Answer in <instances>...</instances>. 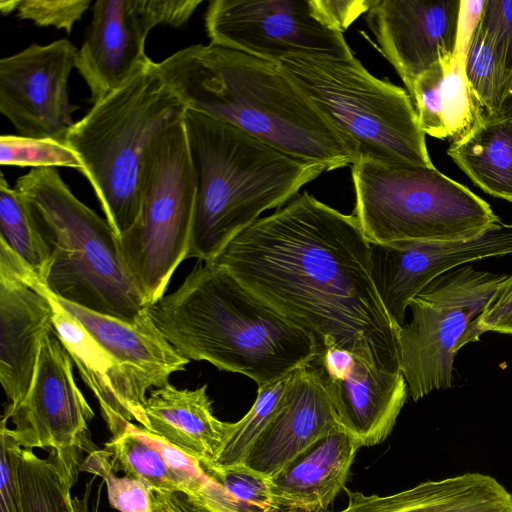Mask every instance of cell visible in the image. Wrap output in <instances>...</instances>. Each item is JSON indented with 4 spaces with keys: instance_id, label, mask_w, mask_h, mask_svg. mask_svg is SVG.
<instances>
[{
    "instance_id": "cell-1",
    "label": "cell",
    "mask_w": 512,
    "mask_h": 512,
    "mask_svg": "<svg viewBox=\"0 0 512 512\" xmlns=\"http://www.w3.org/2000/svg\"><path fill=\"white\" fill-rule=\"evenodd\" d=\"M210 262L310 333L386 372H400L397 330L375 286L355 215L308 193L260 217Z\"/></svg>"
},
{
    "instance_id": "cell-2",
    "label": "cell",
    "mask_w": 512,
    "mask_h": 512,
    "mask_svg": "<svg viewBox=\"0 0 512 512\" xmlns=\"http://www.w3.org/2000/svg\"><path fill=\"white\" fill-rule=\"evenodd\" d=\"M156 65L185 109L232 124L326 172L355 163L347 142L278 64L209 43L180 49Z\"/></svg>"
},
{
    "instance_id": "cell-3",
    "label": "cell",
    "mask_w": 512,
    "mask_h": 512,
    "mask_svg": "<svg viewBox=\"0 0 512 512\" xmlns=\"http://www.w3.org/2000/svg\"><path fill=\"white\" fill-rule=\"evenodd\" d=\"M147 312L184 358L245 375L258 387L310 364L320 353L310 333L213 262L198 264Z\"/></svg>"
},
{
    "instance_id": "cell-4",
    "label": "cell",
    "mask_w": 512,
    "mask_h": 512,
    "mask_svg": "<svg viewBox=\"0 0 512 512\" xmlns=\"http://www.w3.org/2000/svg\"><path fill=\"white\" fill-rule=\"evenodd\" d=\"M183 122L196 181L186 259L212 261L264 211L292 200L326 172L204 114L185 109Z\"/></svg>"
},
{
    "instance_id": "cell-5",
    "label": "cell",
    "mask_w": 512,
    "mask_h": 512,
    "mask_svg": "<svg viewBox=\"0 0 512 512\" xmlns=\"http://www.w3.org/2000/svg\"><path fill=\"white\" fill-rule=\"evenodd\" d=\"M14 188L52 248L45 287L54 296L127 322L147 309L119 237L74 195L56 168L31 169Z\"/></svg>"
},
{
    "instance_id": "cell-6",
    "label": "cell",
    "mask_w": 512,
    "mask_h": 512,
    "mask_svg": "<svg viewBox=\"0 0 512 512\" xmlns=\"http://www.w3.org/2000/svg\"><path fill=\"white\" fill-rule=\"evenodd\" d=\"M184 111L153 62L69 128L65 143L79 157L81 173L119 238L138 217L144 163L153 138Z\"/></svg>"
},
{
    "instance_id": "cell-7",
    "label": "cell",
    "mask_w": 512,
    "mask_h": 512,
    "mask_svg": "<svg viewBox=\"0 0 512 512\" xmlns=\"http://www.w3.org/2000/svg\"><path fill=\"white\" fill-rule=\"evenodd\" d=\"M277 64L347 142L355 162L435 167L408 91L375 77L355 56L299 53Z\"/></svg>"
},
{
    "instance_id": "cell-8",
    "label": "cell",
    "mask_w": 512,
    "mask_h": 512,
    "mask_svg": "<svg viewBox=\"0 0 512 512\" xmlns=\"http://www.w3.org/2000/svg\"><path fill=\"white\" fill-rule=\"evenodd\" d=\"M355 217L372 243L452 241L501 222L490 205L435 167L358 160Z\"/></svg>"
},
{
    "instance_id": "cell-9",
    "label": "cell",
    "mask_w": 512,
    "mask_h": 512,
    "mask_svg": "<svg viewBox=\"0 0 512 512\" xmlns=\"http://www.w3.org/2000/svg\"><path fill=\"white\" fill-rule=\"evenodd\" d=\"M195 200L182 116L153 138L144 163L138 217L119 238L148 307L164 296L174 271L187 257Z\"/></svg>"
},
{
    "instance_id": "cell-10",
    "label": "cell",
    "mask_w": 512,
    "mask_h": 512,
    "mask_svg": "<svg viewBox=\"0 0 512 512\" xmlns=\"http://www.w3.org/2000/svg\"><path fill=\"white\" fill-rule=\"evenodd\" d=\"M508 276L465 264L434 278L412 298V319L397 330V340L401 372L414 401L451 387L465 332Z\"/></svg>"
},
{
    "instance_id": "cell-11",
    "label": "cell",
    "mask_w": 512,
    "mask_h": 512,
    "mask_svg": "<svg viewBox=\"0 0 512 512\" xmlns=\"http://www.w3.org/2000/svg\"><path fill=\"white\" fill-rule=\"evenodd\" d=\"M210 43L277 64L299 53L354 56L314 0H214L205 13Z\"/></svg>"
},
{
    "instance_id": "cell-12",
    "label": "cell",
    "mask_w": 512,
    "mask_h": 512,
    "mask_svg": "<svg viewBox=\"0 0 512 512\" xmlns=\"http://www.w3.org/2000/svg\"><path fill=\"white\" fill-rule=\"evenodd\" d=\"M201 0H98L76 69L97 103L150 66L145 52L149 32L160 24L184 25Z\"/></svg>"
},
{
    "instance_id": "cell-13",
    "label": "cell",
    "mask_w": 512,
    "mask_h": 512,
    "mask_svg": "<svg viewBox=\"0 0 512 512\" xmlns=\"http://www.w3.org/2000/svg\"><path fill=\"white\" fill-rule=\"evenodd\" d=\"M73 361L55 331L42 342L34 377L24 399L8 406L9 435L23 448H49L79 457L90 449L88 425L94 412L78 388Z\"/></svg>"
},
{
    "instance_id": "cell-14",
    "label": "cell",
    "mask_w": 512,
    "mask_h": 512,
    "mask_svg": "<svg viewBox=\"0 0 512 512\" xmlns=\"http://www.w3.org/2000/svg\"><path fill=\"white\" fill-rule=\"evenodd\" d=\"M77 52L70 41L60 39L33 43L0 60V112L18 135L65 142L78 108L68 97Z\"/></svg>"
},
{
    "instance_id": "cell-15",
    "label": "cell",
    "mask_w": 512,
    "mask_h": 512,
    "mask_svg": "<svg viewBox=\"0 0 512 512\" xmlns=\"http://www.w3.org/2000/svg\"><path fill=\"white\" fill-rule=\"evenodd\" d=\"M512 254V223L502 221L471 238L452 241L370 242L372 275L396 330L412 298L431 280L459 266Z\"/></svg>"
},
{
    "instance_id": "cell-16",
    "label": "cell",
    "mask_w": 512,
    "mask_h": 512,
    "mask_svg": "<svg viewBox=\"0 0 512 512\" xmlns=\"http://www.w3.org/2000/svg\"><path fill=\"white\" fill-rule=\"evenodd\" d=\"M461 15L457 0H374L365 20L411 96L419 75L454 58Z\"/></svg>"
},
{
    "instance_id": "cell-17",
    "label": "cell",
    "mask_w": 512,
    "mask_h": 512,
    "mask_svg": "<svg viewBox=\"0 0 512 512\" xmlns=\"http://www.w3.org/2000/svg\"><path fill=\"white\" fill-rule=\"evenodd\" d=\"M53 331L47 288L0 240V382L9 406L26 396L43 339Z\"/></svg>"
},
{
    "instance_id": "cell-18",
    "label": "cell",
    "mask_w": 512,
    "mask_h": 512,
    "mask_svg": "<svg viewBox=\"0 0 512 512\" xmlns=\"http://www.w3.org/2000/svg\"><path fill=\"white\" fill-rule=\"evenodd\" d=\"M341 428L359 448L382 443L409 396L402 372L380 370L338 347L322 349L313 362Z\"/></svg>"
},
{
    "instance_id": "cell-19",
    "label": "cell",
    "mask_w": 512,
    "mask_h": 512,
    "mask_svg": "<svg viewBox=\"0 0 512 512\" xmlns=\"http://www.w3.org/2000/svg\"><path fill=\"white\" fill-rule=\"evenodd\" d=\"M339 429L342 428L327 389L310 363L292 373L285 405L243 463L270 478L318 440Z\"/></svg>"
},
{
    "instance_id": "cell-20",
    "label": "cell",
    "mask_w": 512,
    "mask_h": 512,
    "mask_svg": "<svg viewBox=\"0 0 512 512\" xmlns=\"http://www.w3.org/2000/svg\"><path fill=\"white\" fill-rule=\"evenodd\" d=\"M47 292L53 305L54 331L98 400L112 437L122 434L132 421L149 431L144 408L147 385L105 350L48 289Z\"/></svg>"
},
{
    "instance_id": "cell-21",
    "label": "cell",
    "mask_w": 512,
    "mask_h": 512,
    "mask_svg": "<svg viewBox=\"0 0 512 512\" xmlns=\"http://www.w3.org/2000/svg\"><path fill=\"white\" fill-rule=\"evenodd\" d=\"M344 490L347 505L322 512H512V494L496 478L480 472L426 480L383 496Z\"/></svg>"
},
{
    "instance_id": "cell-22",
    "label": "cell",
    "mask_w": 512,
    "mask_h": 512,
    "mask_svg": "<svg viewBox=\"0 0 512 512\" xmlns=\"http://www.w3.org/2000/svg\"><path fill=\"white\" fill-rule=\"evenodd\" d=\"M359 447L343 429L318 440L270 477L283 512H322L345 488Z\"/></svg>"
},
{
    "instance_id": "cell-23",
    "label": "cell",
    "mask_w": 512,
    "mask_h": 512,
    "mask_svg": "<svg viewBox=\"0 0 512 512\" xmlns=\"http://www.w3.org/2000/svg\"><path fill=\"white\" fill-rule=\"evenodd\" d=\"M55 298L105 350L149 389L163 386L173 373L184 370L189 363L159 331L147 309L134 321L127 322Z\"/></svg>"
},
{
    "instance_id": "cell-24",
    "label": "cell",
    "mask_w": 512,
    "mask_h": 512,
    "mask_svg": "<svg viewBox=\"0 0 512 512\" xmlns=\"http://www.w3.org/2000/svg\"><path fill=\"white\" fill-rule=\"evenodd\" d=\"M144 408L150 432L200 462H215L227 422L214 415L206 384L190 390L167 382L150 392Z\"/></svg>"
},
{
    "instance_id": "cell-25",
    "label": "cell",
    "mask_w": 512,
    "mask_h": 512,
    "mask_svg": "<svg viewBox=\"0 0 512 512\" xmlns=\"http://www.w3.org/2000/svg\"><path fill=\"white\" fill-rule=\"evenodd\" d=\"M447 154L476 186L512 203V111L479 119Z\"/></svg>"
},
{
    "instance_id": "cell-26",
    "label": "cell",
    "mask_w": 512,
    "mask_h": 512,
    "mask_svg": "<svg viewBox=\"0 0 512 512\" xmlns=\"http://www.w3.org/2000/svg\"><path fill=\"white\" fill-rule=\"evenodd\" d=\"M200 465L204 480L192 493L183 495L193 512H283L274 501L269 477L244 463Z\"/></svg>"
},
{
    "instance_id": "cell-27",
    "label": "cell",
    "mask_w": 512,
    "mask_h": 512,
    "mask_svg": "<svg viewBox=\"0 0 512 512\" xmlns=\"http://www.w3.org/2000/svg\"><path fill=\"white\" fill-rule=\"evenodd\" d=\"M80 465L79 457L50 450L48 457L41 458L23 449L18 467L23 512H79L71 487Z\"/></svg>"
},
{
    "instance_id": "cell-28",
    "label": "cell",
    "mask_w": 512,
    "mask_h": 512,
    "mask_svg": "<svg viewBox=\"0 0 512 512\" xmlns=\"http://www.w3.org/2000/svg\"><path fill=\"white\" fill-rule=\"evenodd\" d=\"M464 69L481 118L499 117L512 111V78L477 21L467 42Z\"/></svg>"
},
{
    "instance_id": "cell-29",
    "label": "cell",
    "mask_w": 512,
    "mask_h": 512,
    "mask_svg": "<svg viewBox=\"0 0 512 512\" xmlns=\"http://www.w3.org/2000/svg\"><path fill=\"white\" fill-rule=\"evenodd\" d=\"M0 240L40 278L45 285L52 248L44 238L20 194L0 176Z\"/></svg>"
},
{
    "instance_id": "cell-30",
    "label": "cell",
    "mask_w": 512,
    "mask_h": 512,
    "mask_svg": "<svg viewBox=\"0 0 512 512\" xmlns=\"http://www.w3.org/2000/svg\"><path fill=\"white\" fill-rule=\"evenodd\" d=\"M292 373L259 386L250 410L239 421L226 423L224 439L213 463L227 466L245 461L253 444L285 405Z\"/></svg>"
},
{
    "instance_id": "cell-31",
    "label": "cell",
    "mask_w": 512,
    "mask_h": 512,
    "mask_svg": "<svg viewBox=\"0 0 512 512\" xmlns=\"http://www.w3.org/2000/svg\"><path fill=\"white\" fill-rule=\"evenodd\" d=\"M115 468L150 490L182 494V486L160 451L129 422L125 431L105 443Z\"/></svg>"
},
{
    "instance_id": "cell-32",
    "label": "cell",
    "mask_w": 512,
    "mask_h": 512,
    "mask_svg": "<svg viewBox=\"0 0 512 512\" xmlns=\"http://www.w3.org/2000/svg\"><path fill=\"white\" fill-rule=\"evenodd\" d=\"M0 164L38 168L67 167L82 171L77 154L65 143L51 138L1 135Z\"/></svg>"
},
{
    "instance_id": "cell-33",
    "label": "cell",
    "mask_w": 512,
    "mask_h": 512,
    "mask_svg": "<svg viewBox=\"0 0 512 512\" xmlns=\"http://www.w3.org/2000/svg\"><path fill=\"white\" fill-rule=\"evenodd\" d=\"M467 43L458 40L454 58L442 84L444 123L448 139L466 134L481 118L474 103L464 69Z\"/></svg>"
},
{
    "instance_id": "cell-34",
    "label": "cell",
    "mask_w": 512,
    "mask_h": 512,
    "mask_svg": "<svg viewBox=\"0 0 512 512\" xmlns=\"http://www.w3.org/2000/svg\"><path fill=\"white\" fill-rule=\"evenodd\" d=\"M112 456L106 449H93L80 465V470L103 478L110 505L120 512H152L150 489L127 475L117 476Z\"/></svg>"
},
{
    "instance_id": "cell-35",
    "label": "cell",
    "mask_w": 512,
    "mask_h": 512,
    "mask_svg": "<svg viewBox=\"0 0 512 512\" xmlns=\"http://www.w3.org/2000/svg\"><path fill=\"white\" fill-rule=\"evenodd\" d=\"M451 62L436 65L419 75L411 94L422 131L438 139H448L443 115L442 84Z\"/></svg>"
},
{
    "instance_id": "cell-36",
    "label": "cell",
    "mask_w": 512,
    "mask_h": 512,
    "mask_svg": "<svg viewBox=\"0 0 512 512\" xmlns=\"http://www.w3.org/2000/svg\"><path fill=\"white\" fill-rule=\"evenodd\" d=\"M90 0H20L17 17L41 27H54L71 33L90 7Z\"/></svg>"
},
{
    "instance_id": "cell-37",
    "label": "cell",
    "mask_w": 512,
    "mask_h": 512,
    "mask_svg": "<svg viewBox=\"0 0 512 512\" xmlns=\"http://www.w3.org/2000/svg\"><path fill=\"white\" fill-rule=\"evenodd\" d=\"M0 512H23L18 467L23 448L7 432L3 417L0 429Z\"/></svg>"
},
{
    "instance_id": "cell-38",
    "label": "cell",
    "mask_w": 512,
    "mask_h": 512,
    "mask_svg": "<svg viewBox=\"0 0 512 512\" xmlns=\"http://www.w3.org/2000/svg\"><path fill=\"white\" fill-rule=\"evenodd\" d=\"M477 24L492 40L512 78V0H485Z\"/></svg>"
},
{
    "instance_id": "cell-39",
    "label": "cell",
    "mask_w": 512,
    "mask_h": 512,
    "mask_svg": "<svg viewBox=\"0 0 512 512\" xmlns=\"http://www.w3.org/2000/svg\"><path fill=\"white\" fill-rule=\"evenodd\" d=\"M485 332L512 335V274L485 311L471 323L462 339V346L477 341Z\"/></svg>"
},
{
    "instance_id": "cell-40",
    "label": "cell",
    "mask_w": 512,
    "mask_h": 512,
    "mask_svg": "<svg viewBox=\"0 0 512 512\" xmlns=\"http://www.w3.org/2000/svg\"><path fill=\"white\" fill-rule=\"evenodd\" d=\"M374 0H314L324 21L343 33L359 16L372 6Z\"/></svg>"
},
{
    "instance_id": "cell-41",
    "label": "cell",
    "mask_w": 512,
    "mask_h": 512,
    "mask_svg": "<svg viewBox=\"0 0 512 512\" xmlns=\"http://www.w3.org/2000/svg\"><path fill=\"white\" fill-rule=\"evenodd\" d=\"M152 512H193L182 494L150 490Z\"/></svg>"
},
{
    "instance_id": "cell-42",
    "label": "cell",
    "mask_w": 512,
    "mask_h": 512,
    "mask_svg": "<svg viewBox=\"0 0 512 512\" xmlns=\"http://www.w3.org/2000/svg\"><path fill=\"white\" fill-rule=\"evenodd\" d=\"M20 0H2L0 2V10L2 14H10L13 11L17 10Z\"/></svg>"
}]
</instances>
